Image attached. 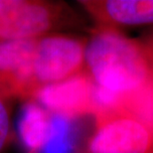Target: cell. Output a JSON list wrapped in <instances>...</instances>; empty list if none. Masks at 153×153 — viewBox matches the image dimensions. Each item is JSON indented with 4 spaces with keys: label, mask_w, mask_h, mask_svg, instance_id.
Listing matches in <instances>:
<instances>
[{
    "label": "cell",
    "mask_w": 153,
    "mask_h": 153,
    "mask_svg": "<svg viewBox=\"0 0 153 153\" xmlns=\"http://www.w3.org/2000/svg\"><path fill=\"white\" fill-rule=\"evenodd\" d=\"M85 71L96 87L118 96L134 93L151 82L141 41L114 28L93 30L85 47Z\"/></svg>",
    "instance_id": "6da1fadb"
},
{
    "label": "cell",
    "mask_w": 153,
    "mask_h": 153,
    "mask_svg": "<svg viewBox=\"0 0 153 153\" xmlns=\"http://www.w3.org/2000/svg\"><path fill=\"white\" fill-rule=\"evenodd\" d=\"M65 3L43 0H0V41L34 40L71 23Z\"/></svg>",
    "instance_id": "7a4b0ae2"
},
{
    "label": "cell",
    "mask_w": 153,
    "mask_h": 153,
    "mask_svg": "<svg viewBox=\"0 0 153 153\" xmlns=\"http://www.w3.org/2000/svg\"><path fill=\"white\" fill-rule=\"evenodd\" d=\"M94 117L90 153H153V122L120 106L99 111Z\"/></svg>",
    "instance_id": "3957f363"
},
{
    "label": "cell",
    "mask_w": 153,
    "mask_h": 153,
    "mask_svg": "<svg viewBox=\"0 0 153 153\" xmlns=\"http://www.w3.org/2000/svg\"><path fill=\"white\" fill-rule=\"evenodd\" d=\"M87 42V38L58 33L38 38L33 60V76L38 91L84 71Z\"/></svg>",
    "instance_id": "277c9868"
},
{
    "label": "cell",
    "mask_w": 153,
    "mask_h": 153,
    "mask_svg": "<svg viewBox=\"0 0 153 153\" xmlns=\"http://www.w3.org/2000/svg\"><path fill=\"white\" fill-rule=\"evenodd\" d=\"M36 41H0V94L8 100H34L38 91L33 76Z\"/></svg>",
    "instance_id": "5b68a950"
},
{
    "label": "cell",
    "mask_w": 153,
    "mask_h": 153,
    "mask_svg": "<svg viewBox=\"0 0 153 153\" xmlns=\"http://www.w3.org/2000/svg\"><path fill=\"white\" fill-rule=\"evenodd\" d=\"M96 85L82 71L62 82L45 85L36 93V100L51 114L74 119L94 114Z\"/></svg>",
    "instance_id": "8992f818"
},
{
    "label": "cell",
    "mask_w": 153,
    "mask_h": 153,
    "mask_svg": "<svg viewBox=\"0 0 153 153\" xmlns=\"http://www.w3.org/2000/svg\"><path fill=\"white\" fill-rule=\"evenodd\" d=\"M97 27L114 28L153 24V0H82Z\"/></svg>",
    "instance_id": "52a82bcc"
},
{
    "label": "cell",
    "mask_w": 153,
    "mask_h": 153,
    "mask_svg": "<svg viewBox=\"0 0 153 153\" xmlns=\"http://www.w3.org/2000/svg\"><path fill=\"white\" fill-rule=\"evenodd\" d=\"M51 117L36 100L25 102L18 120V133L27 153H41L50 135Z\"/></svg>",
    "instance_id": "ba28073f"
},
{
    "label": "cell",
    "mask_w": 153,
    "mask_h": 153,
    "mask_svg": "<svg viewBox=\"0 0 153 153\" xmlns=\"http://www.w3.org/2000/svg\"><path fill=\"white\" fill-rule=\"evenodd\" d=\"M73 119L52 114L50 135L41 153H71L74 148Z\"/></svg>",
    "instance_id": "9c48e42d"
},
{
    "label": "cell",
    "mask_w": 153,
    "mask_h": 153,
    "mask_svg": "<svg viewBox=\"0 0 153 153\" xmlns=\"http://www.w3.org/2000/svg\"><path fill=\"white\" fill-rule=\"evenodd\" d=\"M10 100L0 94V153H3L10 140L11 112Z\"/></svg>",
    "instance_id": "30bf717a"
},
{
    "label": "cell",
    "mask_w": 153,
    "mask_h": 153,
    "mask_svg": "<svg viewBox=\"0 0 153 153\" xmlns=\"http://www.w3.org/2000/svg\"><path fill=\"white\" fill-rule=\"evenodd\" d=\"M143 49H144V53L147 59L149 72H150V78L151 82H153V34L147 37L145 40L141 41Z\"/></svg>",
    "instance_id": "8fae6325"
}]
</instances>
